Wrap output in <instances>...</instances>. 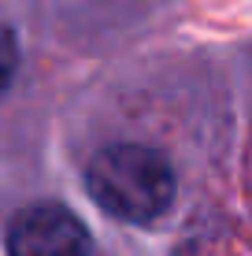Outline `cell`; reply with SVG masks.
Returning <instances> with one entry per match:
<instances>
[{
	"mask_svg": "<svg viewBox=\"0 0 252 256\" xmlns=\"http://www.w3.org/2000/svg\"><path fill=\"white\" fill-rule=\"evenodd\" d=\"M85 190L108 216L123 223H152L175 200V171L156 148L115 141L89 160Z\"/></svg>",
	"mask_w": 252,
	"mask_h": 256,
	"instance_id": "1",
	"label": "cell"
},
{
	"mask_svg": "<svg viewBox=\"0 0 252 256\" xmlns=\"http://www.w3.org/2000/svg\"><path fill=\"white\" fill-rule=\"evenodd\" d=\"M93 242L82 219L63 204H33L15 216L7 256H89Z\"/></svg>",
	"mask_w": 252,
	"mask_h": 256,
	"instance_id": "2",
	"label": "cell"
},
{
	"mask_svg": "<svg viewBox=\"0 0 252 256\" xmlns=\"http://www.w3.org/2000/svg\"><path fill=\"white\" fill-rule=\"evenodd\" d=\"M15 70H19V45H15V34L0 22V90H7Z\"/></svg>",
	"mask_w": 252,
	"mask_h": 256,
	"instance_id": "3",
	"label": "cell"
}]
</instances>
